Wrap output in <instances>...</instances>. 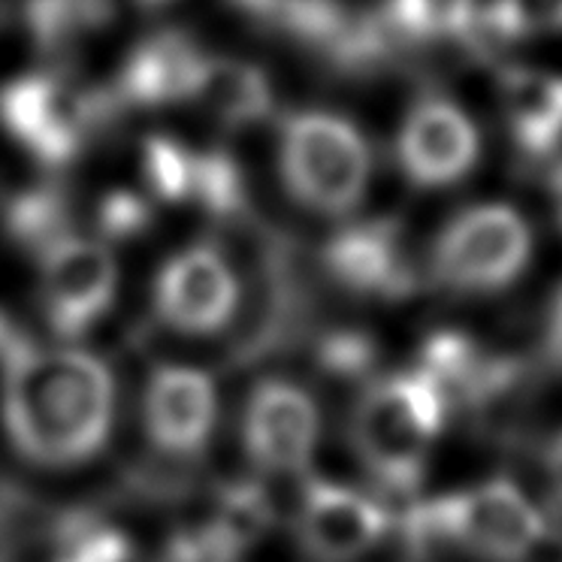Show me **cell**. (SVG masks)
I'll return each instance as SVG.
<instances>
[{
	"label": "cell",
	"mask_w": 562,
	"mask_h": 562,
	"mask_svg": "<svg viewBox=\"0 0 562 562\" xmlns=\"http://www.w3.org/2000/svg\"><path fill=\"white\" fill-rule=\"evenodd\" d=\"M3 429L27 463L67 469L106 445L115 412L110 369L76 348H15L0 393Z\"/></svg>",
	"instance_id": "cell-1"
},
{
	"label": "cell",
	"mask_w": 562,
	"mask_h": 562,
	"mask_svg": "<svg viewBox=\"0 0 562 562\" xmlns=\"http://www.w3.org/2000/svg\"><path fill=\"white\" fill-rule=\"evenodd\" d=\"M445 393L420 369L372 384L360 396L351 420L357 457L387 487H415L445 424Z\"/></svg>",
	"instance_id": "cell-2"
},
{
	"label": "cell",
	"mask_w": 562,
	"mask_h": 562,
	"mask_svg": "<svg viewBox=\"0 0 562 562\" xmlns=\"http://www.w3.org/2000/svg\"><path fill=\"white\" fill-rule=\"evenodd\" d=\"M279 170L300 206L318 215H348L367 194L372 155L355 122L306 110L281 124Z\"/></svg>",
	"instance_id": "cell-3"
},
{
	"label": "cell",
	"mask_w": 562,
	"mask_h": 562,
	"mask_svg": "<svg viewBox=\"0 0 562 562\" xmlns=\"http://www.w3.org/2000/svg\"><path fill=\"white\" fill-rule=\"evenodd\" d=\"M119 110L110 91L82 88L58 74L15 76L0 91V124L43 164H67L88 134Z\"/></svg>",
	"instance_id": "cell-4"
},
{
	"label": "cell",
	"mask_w": 562,
	"mask_h": 562,
	"mask_svg": "<svg viewBox=\"0 0 562 562\" xmlns=\"http://www.w3.org/2000/svg\"><path fill=\"white\" fill-rule=\"evenodd\" d=\"M532 233L512 206L487 203L460 212L432 245V276L460 294H493L520 279Z\"/></svg>",
	"instance_id": "cell-5"
},
{
	"label": "cell",
	"mask_w": 562,
	"mask_h": 562,
	"mask_svg": "<svg viewBox=\"0 0 562 562\" xmlns=\"http://www.w3.org/2000/svg\"><path fill=\"white\" fill-rule=\"evenodd\" d=\"M420 524L490 562H524L548 536V520L512 481H487L429 502Z\"/></svg>",
	"instance_id": "cell-6"
},
{
	"label": "cell",
	"mask_w": 562,
	"mask_h": 562,
	"mask_svg": "<svg viewBox=\"0 0 562 562\" xmlns=\"http://www.w3.org/2000/svg\"><path fill=\"white\" fill-rule=\"evenodd\" d=\"M40 260L46 315L55 330L74 339L110 308L119 288L115 257L98 239L61 233L58 239L43 245Z\"/></svg>",
	"instance_id": "cell-7"
},
{
	"label": "cell",
	"mask_w": 562,
	"mask_h": 562,
	"mask_svg": "<svg viewBox=\"0 0 562 562\" xmlns=\"http://www.w3.org/2000/svg\"><path fill=\"white\" fill-rule=\"evenodd\" d=\"M396 155L408 182L445 188L475 167L481 136L475 122L453 100L420 98L405 112Z\"/></svg>",
	"instance_id": "cell-8"
},
{
	"label": "cell",
	"mask_w": 562,
	"mask_h": 562,
	"mask_svg": "<svg viewBox=\"0 0 562 562\" xmlns=\"http://www.w3.org/2000/svg\"><path fill=\"white\" fill-rule=\"evenodd\" d=\"M236 303L239 284L231 263L209 245L184 248L160 269L155 308L170 330L188 336L218 333L233 318Z\"/></svg>",
	"instance_id": "cell-9"
},
{
	"label": "cell",
	"mask_w": 562,
	"mask_h": 562,
	"mask_svg": "<svg viewBox=\"0 0 562 562\" xmlns=\"http://www.w3.org/2000/svg\"><path fill=\"white\" fill-rule=\"evenodd\" d=\"M243 441L260 469L296 472L318 445V405L291 381H260L245 405Z\"/></svg>",
	"instance_id": "cell-10"
},
{
	"label": "cell",
	"mask_w": 562,
	"mask_h": 562,
	"mask_svg": "<svg viewBox=\"0 0 562 562\" xmlns=\"http://www.w3.org/2000/svg\"><path fill=\"white\" fill-rule=\"evenodd\" d=\"M218 415L215 384L191 367H160L151 372L143 400V420L151 445L172 457L196 453L212 436Z\"/></svg>",
	"instance_id": "cell-11"
},
{
	"label": "cell",
	"mask_w": 562,
	"mask_h": 562,
	"mask_svg": "<svg viewBox=\"0 0 562 562\" xmlns=\"http://www.w3.org/2000/svg\"><path fill=\"white\" fill-rule=\"evenodd\" d=\"M387 529V514L357 490L315 481L300 508V541L321 562L363 557Z\"/></svg>",
	"instance_id": "cell-12"
},
{
	"label": "cell",
	"mask_w": 562,
	"mask_h": 562,
	"mask_svg": "<svg viewBox=\"0 0 562 562\" xmlns=\"http://www.w3.org/2000/svg\"><path fill=\"white\" fill-rule=\"evenodd\" d=\"M206 52L182 31H158L124 58L110 94L122 106H172L191 103Z\"/></svg>",
	"instance_id": "cell-13"
},
{
	"label": "cell",
	"mask_w": 562,
	"mask_h": 562,
	"mask_svg": "<svg viewBox=\"0 0 562 562\" xmlns=\"http://www.w3.org/2000/svg\"><path fill=\"white\" fill-rule=\"evenodd\" d=\"M502 112L526 155H548L562 139V76L508 67L502 74Z\"/></svg>",
	"instance_id": "cell-14"
},
{
	"label": "cell",
	"mask_w": 562,
	"mask_h": 562,
	"mask_svg": "<svg viewBox=\"0 0 562 562\" xmlns=\"http://www.w3.org/2000/svg\"><path fill=\"white\" fill-rule=\"evenodd\" d=\"M327 267L355 291L396 294L408 281L396 248V231L387 224H355L339 233L327 245Z\"/></svg>",
	"instance_id": "cell-15"
},
{
	"label": "cell",
	"mask_w": 562,
	"mask_h": 562,
	"mask_svg": "<svg viewBox=\"0 0 562 562\" xmlns=\"http://www.w3.org/2000/svg\"><path fill=\"white\" fill-rule=\"evenodd\" d=\"M191 103L231 127H245L267 119L276 103L269 76L243 58H212L200 70Z\"/></svg>",
	"instance_id": "cell-16"
},
{
	"label": "cell",
	"mask_w": 562,
	"mask_h": 562,
	"mask_svg": "<svg viewBox=\"0 0 562 562\" xmlns=\"http://www.w3.org/2000/svg\"><path fill=\"white\" fill-rule=\"evenodd\" d=\"M384 22L396 40H451L472 34L475 0H384Z\"/></svg>",
	"instance_id": "cell-17"
},
{
	"label": "cell",
	"mask_w": 562,
	"mask_h": 562,
	"mask_svg": "<svg viewBox=\"0 0 562 562\" xmlns=\"http://www.w3.org/2000/svg\"><path fill=\"white\" fill-rule=\"evenodd\" d=\"M194 167L196 148L184 146L172 136L155 134L143 143V172L148 188L158 200L167 203H184L194 194Z\"/></svg>",
	"instance_id": "cell-18"
},
{
	"label": "cell",
	"mask_w": 562,
	"mask_h": 562,
	"mask_svg": "<svg viewBox=\"0 0 562 562\" xmlns=\"http://www.w3.org/2000/svg\"><path fill=\"white\" fill-rule=\"evenodd\" d=\"M472 31L490 40L553 34L562 31V0H493L484 13L475 15Z\"/></svg>",
	"instance_id": "cell-19"
},
{
	"label": "cell",
	"mask_w": 562,
	"mask_h": 562,
	"mask_svg": "<svg viewBox=\"0 0 562 562\" xmlns=\"http://www.w3.org/2000/svg\"><path fill=\"white\" fill-rule=\"evenodd\" d=\"M194 203L227 215L243 203V172L227 151H196Z\"/></svg>",
	"instance_id": "cell-20"
},
{
	"label": "cell",
	"mask_w": 562,
	"mask_h": 562,
	"mask_svg": "<svg viewBox=\"0 0 562 562\" xmlns=\"http://www.w3.org/2000/svg\"><path fill=\"white\" fill-rule=\"evenodd\" d=\"M267 502L260 496V490L243 487L231 490L224 496V508H221L218 526L224 536L231 538L236 548H243L248 538H255L263 526H267Z\"/></svg>",
	"instance_id": "cell-21"
},
{
	"label": "cell",
	"mask_w": 562,
	"mask_h": 562,
	"mask_svg": "<svg viewBox=\"0 0 562 562\" xmlns=\"http://www.w3.org/2000/svg\"><path fill=\"white\" fill-rule=\"evenodd\" d=\"M239 548L212 524L206 529L182 532L164 550L160 562H236Z\"/></svg>",
	"instance_id": "cell-22"
},
{
	"label": "cell",
	"mask_w": 562,
	"mask_h": 562,
	"mask_svg": "<svg viewBox=\"0 0 562 562\" xmlns=\"http://www.w3.org/2000/svg\"><path fill=\"white\" fill-rule=\"evenodd\" d=\"M58 224H61V206L55 196L31 194L13 206V231L25 236L27 243H37L40 248L61 236Z\"/></svg>",
	"instance_id": "cell-23"
},
{
	"label": "cell",
	"mask_w": 562,
	"mask_h": 562,
	"mask_svg": "<svg viewBox=\"0 0 562 562\" xmlns=\"http://www.w3.org/2000/svg\"><path fill=\"white\" fill-rule=\"evenodd\" d=\"M148 218H151V206L131 191L110 194L100 206V227L112 236H131V233L143 231Z\"/></svg>",
	"instance_id": "cell-24"
},
{
	"label": "cell",
	"mask_w": 562,
	"mask_h": 562,
	"mask_svg": "<svg viewBox=\"0 0 562 562\" xmlns=\"http://www.w3.org/2000/svg\"><path fill=\"white\" fill-rule=\"evenodd\" d=\"M548 342H550V355L553 360L562 367V291L557 296V303L550 308V327H548Z\"/></svg>",
	"instance_id": "cell-25"
},
{
	"label": "cell",
	"mask_w": 562,
	"mask_h": 562,
	"mask_svg": "<svg viewBox=\"0 0 562 562\" xmlns=\"http://www.w3.org/2000/svg\"><path fill=\"white\" fill-rule=\"evenodd\" d=\"M550 477H553V487H557V505L562 514V436L557 445L550 448Z\"/></svg>",
	"instance_id": "cell-26"
},
{
	"label": "cell",
	"mask_w": 562,
	"mask_h": 562,
	"mask_svg": "<svg viewBox=\"0 0 562 562\" xmlns=\"http://www.w3.org/2000/svg\"><path fill=\"white\" fill-rule=\"evenodd\" d=\"M550 196H553V209H557V221L562 227V164L550 172Z\"/></svg>",
	"instance_id": "cell-27"
},
{
	"label": "cell",
	"mask_w": 562,
	"mask_h": 562,
	"mask_svg": "<svg viewBox=\"0 0 562 562\" xmlns=\"http://www.w3.org/2000/svg\"><path fill=\"white\" fill-rule=\"evenodd\" d=\"M112 3H115V10H124V7H131V10H160L172 0H112Z\"/></svg>",
	"instance_id": "cell-28"
},
{
	"label": "cell",
	"mask_w": 562,
	"mask_h": 562,
	"mask_svg": "<svg viewBox=\"0 0 562 562\" xmlns=\"http://www.w3.org/2000/svg\"><path fill=\"white\" fill-rule=\"evenodd\" d=\"M64 562H70V560H64Z\"/></svg>",
	"instance_id": "cell-29"
}]
</instances>
